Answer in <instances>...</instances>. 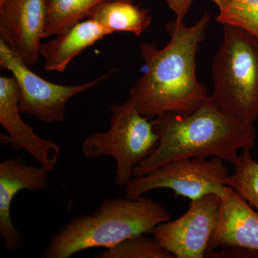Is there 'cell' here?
Here are the masks:
<instances>
[{
	"label": "cell",
	"instance_id": "obj_17",
	"mask_svg": "<svg viewBox=\"0 0 258 258\" xmlns=\"http://www.w3.org/2000/svg\"><path fill=\"white\" fill-rule=\"evenodd\" d=\"M96 258H175L158 243L154 237L134 236L113 247L106 248Z\"/></svg>",
	"mask_w": 258,
	"mask_h": 258
},
{
	"label": "cell",
	"instance_id": "obj_1",
	"mask_svg": "<svg viewBox=\"0 0 258 258\" xmlns=\"http://www.w3.org/2000/svg\"><path fill=\"white\" fill-rule=\"evenodd\" d=\"M210 19L209 13H204L191 26L175 19L166 24L170 39L165 47L141 44L139 53L145 71L131 88L129 96L141 115L154 119L165 113L189 114L209 101L210 95L199 81L196 69L197 54Z\"/></svg>",
	"mask_w": 258,
	"mask_h": 258
},
{
	"label": "cell",
	"instance_id": "obj_4",
	"mask_svg": "<svg viewBox=\"0 0 258 258\" xmlns=\"http://www.w3.org/2000/svg\"><path fill=\"white\" fill-rule=\"evenodd\" d=\"M210 101L232 118H258V38L244 29L223 25V40L212 66Z\"/></svg>",
	"mask_w": 258,
	"mask_h": 258
},
{
	"label": "cell",
	"instance_id": "obj_7",
	"mask_svg": "<svg viewBox=\"0 0 258 258\" xmlns=\"http://www.w3.org/2000/svg\"><path fill=\"white\" fill-rule=\"evenodd\" d=\"M228 169L217 157L189 158L173 161L135 176L125 186V198L136 200L152 190L169 189L176 196L197 200L208 194L221 195L228 177Z\"/></svg>",
	"mask_w": 258,
	"mask_h": 258
},
{
	"label": "cell",
	"instance_id": "obj_11",
	"mask_svg": "<svg viewBox=\"0 0 258 258\" xmlns=\"http://www.w3.org/2000/svg\"><path fill=\"white\" fill-rule=\"evenodd\" d=\"M220 197L208 250L235 247L258 252V212L230 186Z\"/></svg>",
	"mask_w": 258,
	"mask_h": 258
},
{
	"label": "cell",
	"instance_id": "obj_9",
	"mask_svg": "<svg viewBox=\"0 0 258 258\" xmlns=\"http://www.w3.org/2000/svg\"><path fill=\"white\" fill-rule=\"evenodd\" d=\"M45 20V0H0V38L29 66L40 57Z\"/></svg>",
	"mask_w": 258,
	"mask_h": 258
},
{
	"label": "cell",
	"instance_id": "obj_21",
	"mask_svg": "<svg viewBox=\"0 0 258 258\" xmlns=\"http://www.w3.org/2000/svg\"><path fill=\"white\" fill-rule=\"evenodd\" d=\"M124 1H128L132 2V3H134V2L137 1V0H124Z\"/></svg>",
	"mask_w": 258,
	"mask_h": 258
},
{
	"label": "cell",
	"instance_id": "obj_18",
	"mask_svg": "<svg viewBox=\"0 0 258 258\" xmlns=\"http://www.w3.org/2000/svg\"><path fill=\"white\" fill-rule=\"evenodd\" d=\"M216 20L222 25L244 29L258 38V0H230Z\"/></svg>",
	"mask_w": 258,
	"mask_h": 258
},
{
	"label": "cell",
	"instance_id": "obj_8",
	"mask_svg": "<svg viewBox=\"0 0 258 258\" xmlns=\"http://www.w3.org/2000/svg\"><path fill=\"white\" fill-rule=\"evenodd\" d=\"M220 202L221 197L217 194L191 200L184 215L157 225L153 237L175 258L205 257Z\"/></svg>",
	"mask_w": 258,
	"mask_h": 258
},
{
	"label": "cell",
	"instance_id": "obj_14",
	"mask_svg": "<svg viewBox=\"0 0 258 258\" xmlns=\"http://www.w3.org/2000/svg\"><path fill=\"white\" fill-rule=\"evenodd\" d=\"M88 18L96 20L111 34L125 32L136 37H140L152 21L149 10L124 0L103 2L93 9Z\"/></svg>",
	"mask_w": 258,
	"mask_h": 258
},
{
	"label": "cell",
	"instance_id": "obj_19",
	"mask_svg": "<svg viewBox=\"0 0 258 258\" xmlns=\"http://www.w3.org/2000/svg\"><path fill=\"white\" fill-rule=\"evenodd\" d=\"M177 20H184L195 0H164Z\"/></svg>",
	"mask_w": 258,
	"mask_h": 258
},
{
	"label": "cell",
	"instance_id": "obj_3",
	"mask_svg": "<svg viewBox=\"0 0 258 258\" xmlns=\"http://www.w3.org/2000/svg\"><path fill=\"white\" fill-rule=\"evenodd\" d=\"M171 215L160 203L142 196L106 199L90 215L66 222L52 236L42 258H69L94 247L109 248L127 239L153 232L169 221Z\"/></svg>",
	"mask_w": 258,
	"mask_h": 258
},
{
	"label": "cell",
	"instance_id": "obj_6",
	"mask_svg": "<svg viewBox=\"0 0 258 258\" xmlns=\"http://www.w3.org/2000/svg\"><path fill=\"white\" fill-rule=\"evenodd\" d=\"M0 66L2 69L10 71L16 81L20 93V112L44 123L63 122L66 106L71 98L106 81L115 71V69L110 70L93 81L78 86L56 84L32 72L18 53L1 38Z\"/></svg>",
	"mask_w": 258,
	"mask_h": 258
},
{
	"label": "cell",
	"instance_id": "obj_16",
	"mask_svg": "<svg viewBox=\"0 0 258 258\" xmlns=\"http://www.w3.org/2000/svg\"><path fill=\"white\" fill-rule=\"evenodd\" d=\"M250 149L245 148L241 151L234 164L235 172L228 176L226 186L235 189L258 210V162L252 158Z\"/></svg>",
	"mask_w": 258,
	"mask_h": 258
},
{
	"label": "cell",
	"instance_id": "obj_5",
	"mask_svg": "<svg viewBox=\"0 0 258 258\" xmlns=\"http://www.w3.org/2000/svg\"><path fill=\"white\" fill-rule=\"evenodd\" d=\"M111 111L109 128L88 136L81 149L88 159L113 157L116 164L115 183L125 187L134 178V168L157 147L159 137L152 121L139 113L130 98L112 105Z\"/></svg>",
	"mask_w": 258,
	"mask_h": 258
},
{
	"label": "cell",
	"instance_id": "obj_13",
	"mask_svg": "<svg viewBox=\"0 0 258 258\" xmlns=\"http://www.w3.org/2000/svg\"><path fill=\"white\" fill-rule=\"evenodd\" d=\"M96 20L88 18L56 35L53 40L41 43L40 55L45 60L44 69L63 72L70 62L83 50L110 35Z\"/></svg>",
	"mask_w": 258,
	"mask_h": 258
},
{
	"label": "cell",
	"instance_id": "obj_15",
	"mask_svg": "<svg viewBox=\"0 0 258 258\" xmlns=\"http://www.w3.org/2000/svg\"><path fill=\"white\" fill-rule=\"evenodd\" d=\"M107 0H45L44 38L56 36L88 18L96 7Z\"/></svg>",
	"mask_w": 258,
	"mask_h": 258
},
{
	"label": "cell",
	"instance_id": "obj_10",
	"mask_svg": "<svg viewBox=\"0 0 258 258\" xmlns=\"http://www.w3.org/2000/svg\"><path fill=\"white\" fill-rule=\"evenodd\" d=\"M20 93L14 78L0 77V123L8 134V142L15 152L25 150L48 172L55 169L60 147L50 139L37 136L20 116Z\"/></svg>",
	"mask_w": 258,
	"mask_h": 258
},
{
	"label": "cell",
	"instance_id": "obj_2",
	"mask_svg": "<svg viewBox=\"0 0 258 258\" xmlns=\"http://www.w3.org/2000/svg\"><path fill=\"white\" fill-rule=\"evenodd\" d=\"M159 144L154 152L136 166L134 177L182 159L217 157L235 164L239 152L253 147V123L232 118L209 101L189 114L169 113L152 120Z\"/></svg>",
	"mask_w": 258,
	"mask_h": 258
},
{
	"label": "cell",
	"instance_id": "obj_20",
	"mask_svg": "<svg viewBox=\"0 0 258 258\" xmlns=\"http://www.w3.org/2000/svg\"><path fill=\"white\" fill-rule=\"evenodd\" d=\"M215 3V4L217 5V8H219L220 11H222L228 6L229 3H230V0H212Z\"/></svg>",
	"mask_w": 258,
	"mask_h": 258
},
{
	"label": "cell",
	"instance_id": "obj_12",
	"mask_svg": "<svg viewBox=\"0 0 258 258\" xmlns=\"http://www.w3.org/2000/svg\"><path fill=\"white\" fill-rule=\"evenodd\" d=\"M47 173L42 166L25 164L20 157L8 158L0 163V237L11 252H18L24 244L11 219L13 200L21 190L38 191L47 188Z\"/></svg>",
	"mask_w": 258,
	"mask_h": 258
}]
</instances>
